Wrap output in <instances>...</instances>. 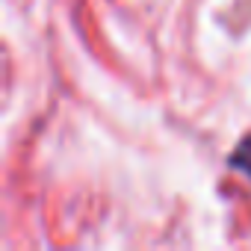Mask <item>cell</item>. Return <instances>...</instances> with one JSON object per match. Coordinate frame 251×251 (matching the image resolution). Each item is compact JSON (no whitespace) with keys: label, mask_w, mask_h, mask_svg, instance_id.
I'll return each mask as SVG.
<instances>
[{"label":"cell","mask_w":251,"mask_h":251,"mask_svg":"<svg viewBox=\"0 0 251 251\" xmlns=\"http://www.w3.org/2000/svg\"><path fill=\"white\" fill-rule=\"evenodd\" d=\"M230 166L251 177V136H245V139L239 142V148H236L233 157H230Z\"/></svg>","instance_id":"1"}]
</instances>
